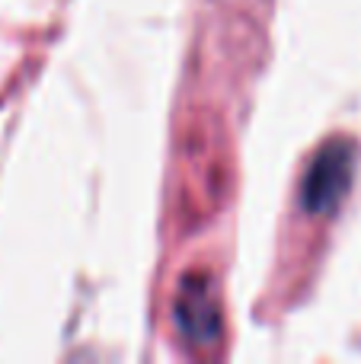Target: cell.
<instances>
[{"label":"cell","instance_id":"1","mask_svg":"<svg viewBox=\"0 0 361 364\" xmlns=\"http://www.w3.org/2000/svg\"><path fill=\"white\" fill-rule=\"evenodd\" d=\"M352 173H355V144L336 138L317 151L311 170L301 186V205L311 214H333L339 201L349 195Z\"/></svg>","mask_w":361,"mask_h":364},{"label":"cell","instance_id":"2","mask_svg":"<svg viewBox=\"0 0 361 364\" xmlns=\"http://www.w3.org/2000/svg\"><path fill=\"white\" fill-rule=\"evenodd\" d=\"M176 323L189 342H215L221 320H217V304L211 294V284L202 275H189L176 297Z\"/></svg>","mask_w":361,"mask_h":364}]
</instances>
